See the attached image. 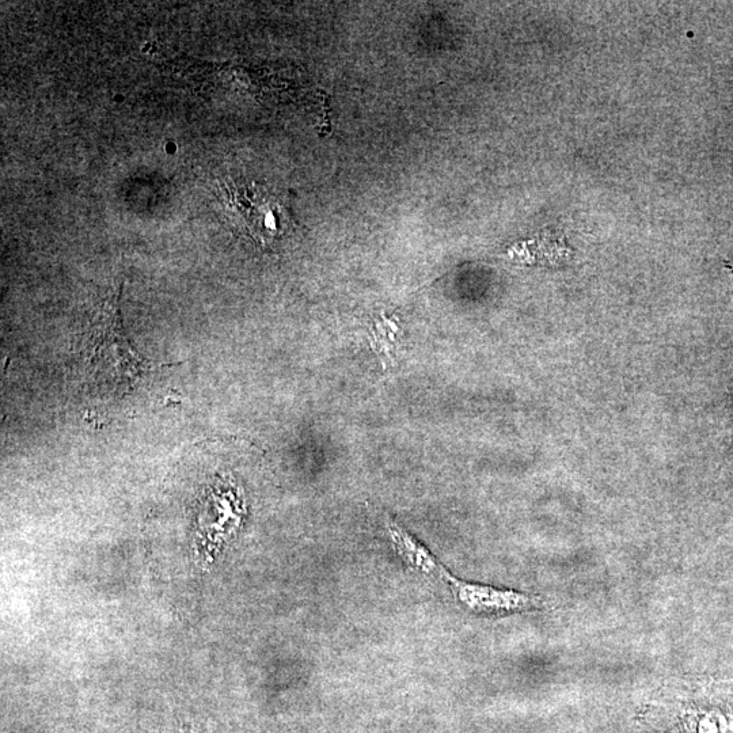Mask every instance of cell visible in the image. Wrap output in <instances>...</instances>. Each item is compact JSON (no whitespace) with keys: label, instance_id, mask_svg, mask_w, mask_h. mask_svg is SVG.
Masks as SVG:
<instances>
[{"label":"cell","instance_id":"7a4b0ae2","mask_svg":"<svg viewBox=\"0 0 733 733\" xmlns=\"http://www.w3.org/2000/svg\"><path fill=\"white\" fill-rule=\"evenodd\" d=\"M216 195L231 227L262 246L276 242L290 227L287 205L257 182L223 178Z\"/></svg>","mask_w":733,"mask_h":733},{"label":"cell","instance_id":"6da1fadb","mask_svg":"<svg viewBox=\"0 0 733 733\" xmlns=\"http://www.w3.org/2000/svg\"><path fill=\"white\" fill-rule=\"evenodd\" d=\"M120 288L98 306L91 319L85 349L87 375L94 385L124 396L143 375L167 364L140 356L125 336L119 307Z\"/></svg>","mask_w":733,"mask_h":733},{"label":"cell","instance_id":"277c9868","mask_svg":"<svg viewBox=\"0 0 733 733\" xmlns=\"http://www.w3.org/2000/svg\"><path fill=\"white\" fill-rule=\"evenodd\" d=\"M389 534L391 542L396 546L398 554L406 561L409 567L417 569V571L428 573H439L442 575L443 567L435 560L434 556L424 548L419 541H416L412 535L406 533L402 527L396 523L389 522Z\"/></svg>","mask_w":733,"mask_h":733},{"label":"cell","instance_id":"3957f363","mask_svg":"<svg viewBox=\"0 0 733 733\" xmlns=\"http://www.w3.org/2000/svg\"><path fill=\"white\" fill-rule=\"evenodd\" d=\"M440 577L450 586L458 602L474 614L500 615L539 609L538 599L523 592L469 583L457 579L446 569Z\"/></svg>","mask_w":733,"mask_h":733}]
</instances>
